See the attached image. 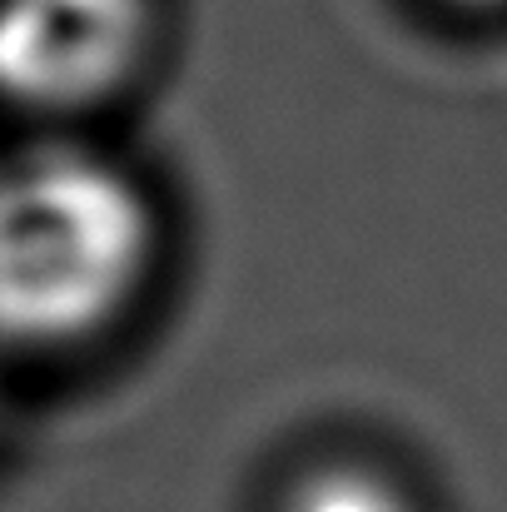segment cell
Instances as JSON below:
<instances>
[{
    "label": "cell",
    "instance_id": "cell-2",
    "mask_svg": "<svg viewBox=\"0 0 507 512\" xmlns=\"http://www.w3.org/2000/svg\"><path fill=\"white\" fill-rule=\"evenodd\" d=\"M160 25V0H0V100L75 115L120 95Z\"/></svg>",
    "mask_w": 507,
    "mask_h": 512
},
{
    "label": "cell",
    "instance_id": "cell-4",
    "mask_svg": "<svg viewBox=\"0 0 507 512\" xmlns=\"http://www.w3.org/2000/svg\"><path fill=\"white\" fill-rule=\"evenodd\" d=\"M443 5H453V10H503L507 0H443Z\"/></svg>",
    "mask_w": 507,
    "mask_h": 512
},
{
    "label": "cell",
    "instance_id": "cell-3",
    "mask_svg": "<svg viewBox=\"0 0 507 512\" xmlns=\"http://www.w3.org/2000/svg\"><path fill=\"white\" fill-rule=\"evenodd\" d=\"M284 512H413L408 493L363 463H329L294 483Z\"/></svg>",
    "mask_w": 507,
    "mask_h": 512
},
{
    "label": "cell",
    "instance_id": "cell-1",
    "mask_svg": "<svg viewBox=\"0 0 507 512\" xmlns=\"http://www.w3.org/2000/svg\"><path fill=\"white\" fill-rule=\"evenodd\" d=\"M155 259L145 189L100 155L50 145L0 170V339L70 348L115 324Z\"/></svg>",
    "mask_w": 507,
    "mask_h": 512
}]
</instances>
